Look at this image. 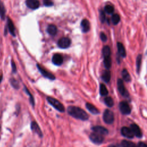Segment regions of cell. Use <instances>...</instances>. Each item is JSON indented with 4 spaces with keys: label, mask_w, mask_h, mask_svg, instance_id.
I'll return each mask as SVG.
<instances>
[{
    "label": "cell",
    "mask_w": 147,
    "mask_h": 147,
    "mask_svg": "<svg viewBox=\"0 0 147 147\" xmlns=\"http://www.w3.org/2000/svg\"><path fill=\"white\" fill-rule=\"evenodd\" d=\"M67 112L69 115L78 119L87 121L89 118L88 114L83 109L77 106H69L67 108Z\"/></svg>",
    "instance_id": "1"
},
{
    "label": "cell",
    "mask_w": 147,
    "mask_h": 147,
    "mask_svg": "<svg viewBox=\"0 0 147 147\" xmlns=\"http://www.w3.org/2000/svg\"><path fill=\"white\" fill-rule=\"evenodd\" d=\"M47 100L48 101V102L52 105L55 109H56L57 111L61 112V113H63L65 111V108L64 106H63V105L57 99L51 97V96H48L47 98Z\"/></svg>",
    "instance_id": "2"
},
{
    "label": "cell",
    "mask_w": 147,
    "mask_h": 147,
    "mask_svg": "<svg viewBox=\"0 0 147 147\" xmlns=\"http://www.w3.org/2000/svg\"><path fill=\"white\" fill-rule=\"evenodd\" d=\"M103 119L107 124H111L114 121V115L112 111L106 109L103 114Z\"/></svg>",
    "instance_id": "3"
},
{
    "label": "cell",
    "mask_w": 147,
    "mask_h": 147,
    "mask_svg": "<svg viewBox=\"0 0 147 147\" xmlns=\"http://www.w3.org/2000/svg\"><path fill=\"white\" fill-rule=\"evenodd\" d=\"M119 109L121 113L123 115H129L131 113L130 106L125 101H122L119 103Z\"/></svg>",
    "instance_id": "4"
},
{
    "label": "cell",
    "mask_w": 147,
    "mask_h": 147,
    "mask_svg": "<svg viewBox=\"0 0 147 147\" xmlns=\"http://www.w3.org/2000/svg\"><path fill=\"white\" fill-rule=\"evenodd\" d=\"M117 88L119 92L121 94V95L125 97L129 96V93L124 86L123 82L121 79H118L117 80Z\"/></svg>",
    "instance_id": "5"
},
{
    "label": "cell",
    "mask_w": 147,
    "mask_h": 147,
    "mask_svg": "<svg viewBox=\"0 0 147 147\" xmlns=\"http://www.w3.org/2000/svg\"><path fill=\"white\" fill-rule=\"evenodd\" d=\"M37 67V68L39 70L40 72L42 74V75L47 78V79H49L50 80H55V76H54L53 74H52L51 72H49V71H48L47 70H46L45 68H44L42 66H41L40 65H39L38 64H36Z\"/></svg>",
    "instance_id": "6"
},
{
    "label": "cell",
    "mask_w": 147,
    "mask_h": 147,
    "mask_svg": "<svg viewBox=\"0 0 147 147\" xmlns=\"http://www.w3.org/2000/svg\"><path fill=\"white\" fill-rule=\"evenodd\" d=\"M90 140L94 144H100L102 143V142L104 140L103 136L99 134L96 133H92L90 135Z\"/></svg>",
    "instance_id": "7"
},
{
    "label": "cell",
    "mask_w": 147,
    "mask_h": 147,
    "mask_svg": "<svg viewBox=\"0 0 147 147\" xmlns=\"http://www.w3.org/2000/svg\"><path fill=\"white\" fill-rule=\"evenodd\" d=\"M71 43V41L68 37H64L59 40L57 42V45L60 48L65 49L70 46Z\"/></svg>",
    "instance_id": "8"
},
{
    "label": "cell",
    "mask_w": 147,
    "mask_h": 147,
    "mask_svg": "<svg viewBox=\"0 0 147 147\" xmlns=\"http://www.w3.org/2000/svg\"><path fill=\"white\" fill-rule=\"evenodd\" d=\"M93 132L98 133L100 135H107L109 133V130L102 126H94L91 128Z\"/></svg>",
    "instance_id": "9"
},
{
    "label": "cell",
    "mask_w": 147,
    "mask_h": 147,
    "mask_svg": "<svg viewBox=\"0 0 147 147\" xmlns=\"http://www.w3.org/2000/svg\"><path fill=\"white\" fill-rule=\"evenodd\" d=\"M121 133L123 136L127 138H133L134 136L130 127L123 126L121 129Z\"/></svg>",
    "instance_id": "10"
},
{
    "label": "cell",
    "mask_w": 147,
    "mask_h": 147,
    "mask_svg": "<svg viewBox=\"0 0 147 147\" xmlns=\"http://www.w3.org/2000/svg\"><path fill=\"white\" fill-rule=\"evenodd\" d=\"M130 129L131 130L134 136H136L137 138H141L142 136V131L140 127L136 123H133L130 125Z\"/></svg>",
    "instance_id": "11"
},
{
    "label": "cell",
    "mask_w": 147,
    "mask_h": 147,
    "mask_svg": "<svg viewBox=\"0 0 147 147\" xmlns=\"http://www.w3.org/2000/svg\"><path fill=\"white\" fill-rule=\"evenodd\" d=\"M52 61L56 65H60L63 63V57L60 54L56 53L53 56Z\"/></svg>",
    "instance_id": "12"
},
{
    "label": "cell",
    "mask_w": 147,
    "mask_h": 147,
    "mask_svg": "<svg viewBox=\"0 0 147 147\" xmlns=\"http://www.w3.org/2000/svg\"><path fill=\"white\" fill-rule=\"evenodd\" d=\"M26 5L30 9H36L39 7L40 2L38 0H26Z\"/></svg>",
    "instance_id": "13"
},
{
    "label": "cell",
    "mask_w": 147,
    "mask_h": 147,
    "mask_svg": "<svg viewBox=\"0 0 147 147\" xmlns=\"http://www.w3.org/2000/svg\"><path fill=\"white\" fill-rule=\"evenodd\" d=\"M80 26L82 28V30L83 33H86L89 31L90 29V24L88 20L87 19H83L82 20Z\"/></svg>",
    "instance_id": "14"
},
{
    "label": "cell",
    "mask_w": 147,
    "mask_h": 147,
    "mask_svg": "<svg viewBox=\"0 0 147 147\" xmlns=\"http://www.w3.org/2000/svg\"><path fill=\"white\" fill-rule=\"evenodd\" d=\"M31 129L34 132L36 133L40 137H42V131H41L39 126L38 125L37 123H36L35 121L32 122V123H31Z\"/></svg>",
    "instance_id": "15"
},
{
    "label": "cell",
    "mask_w": 147,
    "mask_h": 147,
    "mask_svg": "<svg viewBox=\"0 0 147 147\" xmlns=\"http://www.w3.org/2000/svg\"><path fill=\"white\" fill-rule=\"evenodd\" d=\"M86 107L87 109H88V111L91 113H92L94 115H96V114H98L99 113V110L94 105H93L91 103H86Z\"/></svg>",
    "instance_id": "16"
},
{
    "label": "cell",
    "mask_w": 147,
    "mask_h": 147,
    "mask_svg": "<svg viewBox=\"0 0 147 147\" xmlns=\"http://www.w3.org/2000/svg\"><path fill=\"white\" fill-rule=\"evenodd\" d=\"M117 49L118 52L119 54V55L122 57H125L126 56V50L123 45V44L121 42H117Z\"/></svg>",
    "instance_id": "17"
},
{
    "label": "cell",
    "mask_w": 147,
    "mask_h": 147,
    "mask_svg": "<svg viewBox=\"0 0 147 147\" xmlns=\"http://www.w3.org/2000/svg\"><path fill=\"white\" fill-rule=\"evenodd\" d=\"M47 32L51 36H55L57 32V28L54 25H49L47 28Z\"/></svg>",
    "instance_id": "18"
},
{
    "label": "cell",
    "mask_w": 147,
    "mask_h": 147,
    "mask_svg": "<svg viewBox=\"0 0 147 147\" xmlns=\"http://www.w3.org/2000/svg\"><path fill=\"white\" fill-rule=\"evenodd\" d=\"M102 80L106 82V83H109V81L111 79V74L109 70H106L104 71L102 74Z\"/></svg>",
    "instance_id": "19"
},
{
    "label": "cell",
    "mask_w": 147,
    "mask_h": 147,
    "mask_svg": "<svg viewBox=\"0 0 147 147\" xmlns=\"http://www.w3.org/2000/svg\"><path fill=\"white\" fill-rule=\"evenodd\" d=\"M7 26H8V29L10 33L13 36H15V27L13 21L9 18H7Z\"/></svg>",
    "instance_id": "20"
},
{
    "label": "cell",
    "mask_w": 147,
    "mask_h": 147,
    "mask_svg": "<svg viewBox=\"0 0 147 147\" xmlns=\"http://www.w3.org/2000/svg\"><path fill=\"white\" fill-rule=\"evenodd\" d=\"M122 76L123 79L126 82H130L131 80V77L130 75L129 74V73L128 72L127 70L126 69H123L122 71Z\"/></svg>",
    "instance_id": "21"
},
{
    "label": "cell",
    "mask_w": 147,
    "mask_h": 147,
    "mask_svg": "<svg viewBox=\"0 0 147 147\" xmlns=\"http://www.w3.org/2000/svg\"><path fill=\"white\" fill-rule=\"evenodd\" d=\"M103 64L105 67L109 69L110 68L111 66V60L110 56H107V57H104V60H103Z\"/></svg>",
    "instance_id": "22"
},
{
    "label": "cell",
    "mask_w": 147,
    "mask_h": 147,
    "mask_svg": "<svg viewBox=\"0 0 147 147\" xmlns=\"http://www.w3.org/2000/svg\"><path fill=\"white\" fill-rule=\"evenodd\" d=\"M99 92L102 96H106L108 94L109 92L107 88L104 84H100L99 86Z\"/></svg>",
    "instance_id": "23"
},
{
    "label": "cell",
    "mask_w": 147,
    "mask_h": 147,
    "mask_svg": "<svg viewBox=\"0 0 147 147\" xmlns=\"http://www.w3.org/2000/svg\"><path fill=\"white\" fill-rule=\"evenodd\" d=\"M121 145L123 147H137V145L134 142L127 140H123L121 142Z\"/></svg>",
    "instance_id": "24"
},
{
    "label": "cell",
    "mask_w": 147,
    "mask_h": 147,
    "mask_svg": "<svg viewBox=\"0 0 147 147\" xmlns=\"http://www.w3.org/2000/svg\"><path fill=\"white\" fill-rule=\"evenodd\" d=\"M102 54L103 57H107L110 56L111 51H110V48L108 45H106L102 49Z\"/></svg>",
    "instance_id": "25"
},
{
    "label": "cell",
    "mask_w": 147,
    "mask_h": 147,
    "mask_svg": "<svg viewBox=\"0 0 147 147\" xmlns=\"http://www.w3.org/2000/svg\"><path fill=\"white\" fill-rule=\"evenodd\" d=\"M104 101H105V103L108 107H113V106L114 104V100H113V98L111 97H110V96H106V98H105Z\"/></svg>",
    "instance_id": "26"
},
{
    "label": "cell",
    "mask_w": 147,
    "mask_h": 147,
    "mask_svg": "<svg viewBox=\"0 0 147 147\" xmlns=\"http://www.w3.org/2000/svg\"><path fill=\"white\" fill-rule=\"evenodd\" d=\"M111 21L114 25L118 24L120 21V16L118 14H114L111 17Z\"/></svg>",
    "instance_id": "27"
},
{
    "label": "cell",
    "mask_w": 147,
    "mask_h": 147,
    "mask_svg": "<svg viewBox=\"0 0 147 147\" xmlns=\"http://www.w3.org/2000/svg\"><path fill=\"white\" fill-rule=\"evenodd\" d=\"M141 60H142V56L141 55H139L136 60V67H137V72H139L140 67H141Z\"/></svg>",
    "instance_id": "28"
},
{
    "label": "cell",
    "mask_w": 147,
    "mask_h": 147,
    "mask_svg": "<svg viewBox=\"0 0 147 147\" xmlns=\"http://www.w3.org/2000/svg\"><path fill=\"white\" fill-rule=\"evenodd\" d=\"M114 10V7L111 5H107L105 7V12L107 13V14H111Z\"/></svg>",
    "instance_id": "29"
},
{
    "label": "cell",
    "mask_w": 147,
    "mask_h": 147,
    "mask_svg": "<svg viewBox=\"0 0 147 147\" xmlns=\"http://www.w3.org/2000/svg\"><path fill=\"white\" fill-rule=\"evenodd\" d=\"M0 17L2 19H4L5 17V9L1 2H0Z\"/></svg>",
    "instance_id": "30"
},
{
    "label": "cell",
    "mask_w": 147,
    "mask_h": 147,
    "mask_svg": "<svg viewBox=\"0 0 147 147\" xmlns=\"http://www.w3.org/2000/svg\"><path fill=\"white\" fill-rule=\"evenodd\" d=\"M99 18L100 20V22L103 23L105 21L106 17H105V13L103 10H101L99 11Z\"/></svg>",
    "instance_id": "31"
},
{
    "label": "cell",
    "mask_w": 147,
    "mask_h": 147,
    "mask_svg": "<svg viewBox=\"0 0 147 147\" xmlns=\"http://www.w3.org/2000/svg\"><path fill=\"white\" fill-rule=\"evenodd\" d=\"M25 90L26 93L29 95V97H30V102L32 105L33 106H34V99H33V96L31 95V94L30 93V92L29 91V90H28V88H27L26 87H25Z\"/></svg>",
    "instance_id": "32"
},
{
    "label": "cell",
    "mask_w": 147,
    "mask_h": 147,
    "mask_svg": "<svg viewBox=\"0 0 147 147\" xmlns=\"http://www.w3.org/2000/svg\"><path fill=\"white\" fill-rule=\"evenodd\" d=\"M10 83H11V84L13 86V87L15 88H18L19 87V84H18V82L14 79H10Z\"/></svg>",
    "instance_id": "33"
},
{
    "label": "cell",
    "mask_w": 147,
    "mask_h": 147,
    "mask_svg": "<svg viewBox=\"0 0 147 147\" xmlns=\"http://www.w3.org/2000/svg\"><path fill=\"white\" fill-rule=\"evenodd\" d=\"M100 40H101L102 41H103V42L106 41H107V38L106 35L105 33H103V32H101V33H100Z\"/></svg>",
    "instance_id": "34"
},
{
    "label": "cell",
    "mask_w": 147,
    "mask_h": 147,
    "mask_svg": "<svg viewBox=\"0 0 147 147\" xmlns=\"http://www.w3.org/2000/svg\"><path fill=\"white\" fill-rule=\"evenodd\" d=\"M43 3L44 5L46 6H51L53 5V2L51 0H44Z\"/></svg>",
    "instance_id": "35"
},
{
    "label": "cell",
    "mask_w": 147,
    "mask_h": 147,
    "mask_svg": "<svg viewBox=\"0 0 147 147\" xmlns=\"http://www.w3.org/2000/svg\"><path fill=\"white\" fill-rule=\"evenodd\" d=\"M11 67H12V71L13 72H16V71H17V68H16V64L15 63L12 61H11Z\"/></svg>",
    "instance_id": "36"
},
{
    "label": "cell",
    "mask_w": 147,
    "mask_h": 147,
    "mask_svg": "<svg viewBox=\"0 0 147 147\" xmlns=\"http://www.w3.org/2000/svg\"><path fill=\"white\" fill-rule=\"evenodd\" d=\"M137 147H147L146 144L145 142H138V144H137Z\"/></svg>",
    "instance_id": "37"
},
{
    "label": "cell",
    "mask_w": 147,
    "mask_h": 147,
    "mask_svg": "<svg viewBox=\"0 0 147 147\" xmlns=\"http://www.w3.org/2000/svg\"><path fill=\"white\" fill-rule=\"evenodd\" d=\"M109 147H123L122 145L121 144H111L109 146Z\"/></svg>",
    "instance_id": "38"
},
{
    "label": "cell",
    "mask_w": 147,
    "mask_h": 147,
    "mask_svg": "<svg viewBox=\"0 0 147 147\" xmlns=\"http://www.w3.org/2000/svg\"><path fill=\"white\" fill-rule=\"evenodd\" d=\"M2 78H3L2 75H0V83L1 82V81H2Z\"/></svg>",
    "instance_id": "39"
}]
</instances>
